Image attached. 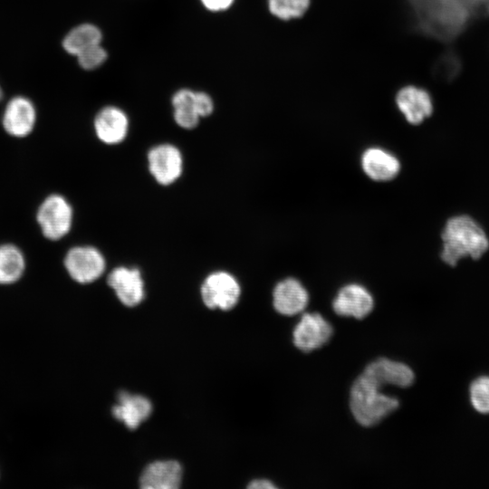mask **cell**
<instances>
[{
	"instance_id": "8992f818",
	"label": "cell",
	"mask_w": 489,
	"mask_h": 489,
	"mask_svg": "<svg viewBox=\"0 0 489 489\" xmlns=\"http://www.w3.org/2000/svg\"><path fill=\"white\" fill-rule=\"evenodd\" d=\"M331 325L319 313H304L292 332L294 345L304 352L312 351L328 342Z\"/></svg>"
},
{
	"instance_id": "e0dca14e",
	"label": "cell",
	"mask_w": 489,
	"mask_h": 489,
	"mask_svg": "<svg viewBox=\"0 0 489 489\" xmlns=\"http://www.w3.org/2000/svg\"><path fill=\"white\" fill-rule=\"evenodd\" d=\"M128 118L116 107H106L96 116L95 132L98 138L106 144H117L122 141L128 132Z\"/></svg>"
},
{
	"instance_id": "6da1fadb",
	"label": "cell",
	"mask_w": 489,
	"mask_h": 489,
	"mask_svg": "<svg viewBox=\"0 0 489 489\" xmlns=\"http://www.w3.org/2000/svg\"><path fill=\"white\" fill-rule=\"evenodd\" d=\"M442 260L450 266L460 259H479L489 248V239L482 226L466 215L449 218L442 232Z\"/></svg>"
},
{
	"instance_id": "d6986e66",
	"label": "cell",
	"mask_w": 489,
	"mask_h": 489,
	"mask_svg": "<svg viewBox=\"0 0 489 489\" xmlns=\"http://www.w3.org/2000/svg\"><path fill=\"white\" fill-rule=\"evenodd\" d=\"M101 33L93 24H84L76 26L65 36L62 42L64 50L77 56L82 51L100 44Z\"/></svg>"
},
{
	"instance_id": "ffe728a7",
	"label": "cell",
	"mask_w": 489,
	"mask_h": 489,
	"mask_svg": "<svg viewBox=\"0 0 489 489\" xmlns=\"http://www.w3.org/2000/svg\"><path fill=\"white\" fill-rule=\"evenodd\" d=\"M174 118L177 125L184 129L195 128L199 120V115L195 107V92L190 90H180L172 99Z\"/></svg>"
},
{
	"instance_id": "5b68a950",
	"label": "cell",
	"mask_w": 489,
	"mask_h": 489,
	"mask_svg": "<svg viewBox=\"0 0 489 489\" xmlns=\"http://www.w3.org/2000/svg\"><path fill=\"white\" fill-rule=\"evenodd\" d=\"M64 266L74 281L90 283L104 272L105 260L101 252L94 247L77 246L67 253Z\"/></svg>"
},
{
	"instance_id": "2e32d148",
	"label": "cell",
	"mask_w": 489,
	"mask_h": 489,
	"mask_svg": "<svg viewBox=\"0 0 489 489\" xmlns=\"http://www.w3.org/2000/svg\"><path fill=\"white\" fill-rule=\"evenodd\" d=\"M150 401L141 396L120 391L118 395V403L112 408L115 418L123 422L129 429L137 428L151 414Z\"/></svg>"
},
{
	"instance_id": "8fae6325",
	"label": "cell",
	"mask_w": 489,
	"mask_h": 489,
	"mask_svg": "<svg viewBox=\"0 0 489 489\" xmlns=\"http://www.w3.org/2000/svg\"><path fill=\"white\" fill-rule=\"evenodd\" d=\"M35 120L36 112L33 103L24 97H14L5 107L3 126L8 134L23 138L31 133Z\"/></svg>"
},
{
	"instance_id": "30bf717a",
	"label": "cell",
	"mask_w": 489,
	"mask_h": 489,
	"mask_svg": "<svg viewBox=\"0 0 489 489\" xmlns=\"http://www.w3.org/2000/svg\"><path fill=\"white\" fill-rule=\"evenodd\" d=\"M396 103L407 121L412 125L420 124L433 112V102L429 93L413 85L398 91Z\"/></svg>"
},
{
	"instance_id": "cb8c5ba5",
	"label": "cell",
	"mask_w": 489,
	"mask_h": 489,
	"mask_svg": "<svg viewBox=\"0 0 489 489\" xmlns=\"http://www.w3.org/2000/svg\"><path fill=\"white\" fill-rule=\"evenodd\" d=\"M195 107L199 117H206L213 111V101L204 92H195Z\"/></svg>"
},
{
	"instance_id": "277c9868",
	"label": "cell",
	"mask_w": 489,
	"mask_h": 489,
	"mask_svg": "<svg viewBox=\"0 0 489 489\" xmlns=\"http://www.w3.org/2000/svg\"><path fill=\"white\" fill-rule=\"evenodd\" d=\"M240 292L238 282L226 272L209 274L201 286L203 302L210 309H232L239 300Z\"/></svg>"
},
{
	"instance_id": "4316f807",
	"label": "cell",
	"mask_w": 489,
	"mask_h": 489,
	"mask_svg": "<svg viewBox=\"0 0 489 489\" xmlns=\"http://www.w3.org/2000/svg\"><path fill=\"white\" fill-rule=\"evenodd\" d=\"M2 98V91H1V88H0V100Z\"/></svg>"
},
{
	"instance_id": "5bb4252c",
	"label": "cell",
	"mask_w": 489,
	"mask_h": 489,
	"mask_svg": "<svg viewBox=\"0 0 489 489\" xmlns=\"http://www.w3.org/2000/svg\"><path fill=\"white\" fill-rule=\"evenodd\" d=\"M361 168L372 180L384 182L396 177L400 163L396 156L381 148L367 149L361 156Z\"/></svg>"
},
{
	"instance_id": "7402d4cb",
	"label": "cell",
	"mask_w": 489,
	"mask_h": 489,
	"mask_svg": "<svg viewBox=\"0 0 489 489\" xmlns=\"http://www.w3.org/2000/svg\"><path fill=\"white\" fill-rule=\"evenodd\" d=\"M470 399L476 411L489 414V376H481L471 383Z\"/></svg>"
},
{
	"instance_id": "603a6c76",
	"label": "cell",
	"mask_w": 489,
	"mask_h": 489,
	"mask_svg": "<svg viewBox=\"0 0 489 489\" xmlns=\"http://www.w3.org/2000/svg\"><path fill=\"white\" fill-rule=\"evenodd\" d=\"M77 58L83 69L93 70L104 62L107 59V53L101 44H97L80 53Z\"/></svg>"
},
{
	"instance_id": "52a82bcc",
	"label": "cell",
	"mask_w": 489,
	"mask_h": 489,
	"mask_svg": "<svg viewBox=\"0 0 489 489\" xmlns=\"http://www.w3.org/2000/svg\"><path fill=\"white\" fill-rule=\"evenodd\" d=\"M149 168L154 178L161 185L175 182L182 172L180 151L169 144L152 148L148 154Z\"/></svg>"
},
{
	"instance_id": "7a4b0ae2",
	"label": "cell",
	"mask_w": 489,
	"mask_h": 489,
	"mask_svg": "<svg viewBox=\"0 0 489 489\" xmlns=\"http://www.w3.org/2000/svg\"><path fill=\"white\" fill-rule=\"evenodd\" d=\"M382 388L363 373L354 381L350 388V407L360 425L374 426L398 407V400L382 393Z\"/></svg>"
},
{
	"instance_id": "ba28073f",
	"label": "cell",
	"mask_w": 489,
	"mask_h": 489,
	"mask_svg": "<svg viewBox=\"0 0 489 489\" xmlns=\"http://www.w3.org/2000/svg\"><path fill=\"white\" fill-rule=\"evenodd\" d=\"M333 310L340 315L363 319L372 311L374 300L362 285L350 283L343 286L333 300Z\"/></svg>"
},
{
	"instance_id": "d4e9b609",
	"label": "cell",
	"mask_w": 489,
	"mask_h": 489,
	"mask_svg": "<svg viewBox=\"0 0 489 489\" xmlns=\"http://www.w3.org/2000/svg\"><path fill=\"white\" fill-rule=\"evenodd\" d=\"M203 5L210 11L227 9L234 0H201Z\"/></svg>"
},
{
	"instance_id": "44dd1931",
	"label": "cell",
	"mask_w": 489,
	"mask_h": 489,
	"mask_svg": "<svg viewBox=\"0 0 489 489\" xmlns=\"http://www.w3.org/2000/svg\"><path fill=\"white\" fill-rule=\"evenodd\" d=\"M311 0H268L270 12L282 20L302 16L310 5Z\"/></svg>"
},
{
	"instance_id": "7c38bea8",
	"label": "cell",
	"mask_w": 489,
	"mask_h": 489,
	"mask_svg": "<svg viewBox=\"0 0 489 489\" xmlns=\"http://www.w3.org/2000/svg\"><path fill=\"white\" fill-rule=\"evenodd\" d=\"M309 294L303 285L294 278L279 282L273 292L274 309L281 314L292 316L300 313L307 306Z\"/></svg>"
},
{
	"instance_id": "ac0fdd59",
	"label": "cell",
	"mask_w": 489,
	"mask_h": 489,
	"mask_svg": "<svg viewBox=\"0 0 489 489\" xmlns=\"http://www.w3.org/2000/svg\"><path fill=\"white\" fill-rule=\"evenodd\" d=\"M24 268V256L17 246L12 244L0 245V284L15 283L22 277Z\"/></svg>"
},
{
	"instance_id": "9c48e42d",
	"label": "cell",
	"mask_w": 489,
	"mask_h": 489,
	"mask_svg": "<svg viewBox=\"0 0 489 489\" xmlns=\"http://www.w3.org/2000/svg\"><path fill=\"white\" fill-rule=\"evenodd\" d=\"M108 284L126 306L138 305L144 298V283L136 268L117 267L108 276Z\"/></svg>"
},
{
	"instance_id": "4fadbf2b",
	"label": "cell",
	"mask_w": 489,
	"mask_h": 489,
	"mask_svg": "<svg viewBox=\"0 0 489 489\" xmlns=\"http://www.w3.org/2000/svg\"><path fill=\"white\" fill-rule=\"evenodd\" d=\"M362 373L383 387L393 385L405 388L414 381V373L408 365L385 358L369 363Z\"/></svg>"
},
{
	"instance_id": "3957f363",
	"label": "cell",
	"mask_w": 489,
	"mask_h": 489,
	"mask_svg": "<svg viewBox=\"0 0 489 489\" xmlns=\"http://www.w3.org/2000/svg\"><path fill=\"white\" fill-rule=\"evenodd\" d=\"M72 208L62 196L47 197L37 211V222L43 235L50 240H59L68 234L72 224Z\"/></svg>"
},
{
	"instance_id": "9a60e30c",
	"label": "cell",
	"mask_w": 489,
	"mask_h": 489,
	"mask_svg": "<svg viewBox=\"0 0 489 489\" xmlns=\"http://www.w3.org/2000/svg\"><path fill=\"white\" fill-rule=\"evenodd\" d=\"M182 479L181 465L174 460L156 461L141 474L139 483L143 489H177Z\"/></svg>"
},
{
	"instance_id": "484cf974",
	"label": "cell",
	"mask_w": 489,
	"mask_h": 489,
	"mask_svg": "<svg viewBox=\"0 0 489 489\" xmlns=\"http://www.w3.org/2000/svg\"><path fill=\"white\" fill-rule=\"evenodd\" d=\"M248 487L252 489H274L276 488V486L271 481H268L265 479L254 480L250 483Z\"/></svg>"
}]
</instances>
